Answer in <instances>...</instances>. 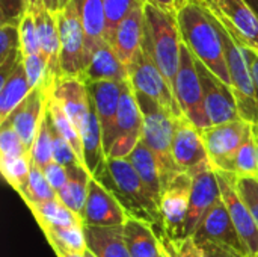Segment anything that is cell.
Wrapping results in <instances>:
<instances>
[{"label":"cell","instance_id":"obj_1","mask_svg":"<svg viewBox=\"0 0 258 257\" xmlns=\"http://www.w3.org/2000/svg\"><path fill=\"white\" fill-rule=\"evenodd\" d=\"M92 177L116 197L130 218H136L153 226L159 239L165 236L159 201L148 191L128 159L107 158L103 167Z\"/></svg>","mask_w":258,"mask_h":257},{"label":"cell","instance_id":"obj_2","mask_svg":"<svg viewBox=\"0 0 258 257\" xmlns=\"http://www.w3.org/2000/svg\"><path fill=\"white\" fill-rule=\"evenodd\" d=\"M181 41L224 83L231 86L219 21L204 0H192L177 12Z\"/></svg>","mask_w":258,"mask_h":257},{"label":"cell","instance_id":"obj_3","mask_svg":"<svg viewBox=\"0 0 258 257\" xmlns=\"http://www.w3.org/2000/svg\"><path fill=\"white\" fill-rule=\"evenodd\" d=\"M144 11L145 27L142 48L148 53L174 89L183 44L177 12L163 9L150 2L145 3Z\"/></svg>","mask_w":258,"mask_h":257},{"label":"cell","instance_id":"obj_4","mask_svg":"<svg viewBox=\"0 0 258 257\" xmlns=\"http://www.w3.org/2000/svg\"><path fill=\"white\" fill-rule=\"evenodd\" d=\"M135 95L144 118L142 141L147 144L157 161L162 186L165 188L180 173L172 158L175 117H172L166 109H163L150 97L136 91Z\"/></svg>","mask_w":258,"mask_h":257},{"label":"cell","instance_id":"obj_5","mask_svg":"<svg viewBox=\"0 0 258 257\" xmlns=\"http://www.w3.org/2000/svg\"><path fill=\"white\" fill-rule=\"evenodd\" d=\"M219 30L224 42L225 61L231 77V88L237 101L239 115L242 120L258 127V91L249 70L245 50L233 39V36L222 26L221 21Z\"/></svg>","mask_w":258,"mask_h":257},{"label":"cell","instance_id":"obj_6","mask_svg":"<svg viewBox=\"0 0 258 257\" xmlns=\"http://www.w3.org/2000/svg\"><path fill=\"white\" fill-rule=\"evenodd\" d=\"M56 17L60 35V76L82 79L91 61V55L76 3L71 0Z\"/></svg>","mask_w":258,"mask_h":257},{"label":"cell","instance_id":"obj_7","mask_svg":"<svg viewBox=\"0 0 258 257\" xmlns=\"http://www.w3.org/2000/svg\"><path fill=\"white\" fill-rule=\"evenodd\" d=\"M174 94L183 115L195 127H198L200 130L210 127L204 108L203 85L195 65V58L184 42L181 44V58L174 83Z\"/></svg>","mask_w":258,"mask_h":257},{"label":"cell","instance_id":"obj_8","mask_svg":"<svg viewBox=\"0 0 258 257\" xmlns=\"http://www.w3.org/2000/svg\"><path fill=\"white\" fill-rule=\"evenodd\" d=\"M252 127L254 126L251 123L237 120L219 126H210L201 130L209 161L215 170L234 174L237 151L252 132Z\"/></svg>","mask_w":258,"mask_h":257},{"label":"cell","instance_id":"obj_9","mask_svg":"<svg viewBox=\"0 0 258 257\" xmlns=\"http://www.w3.org/2000/svg\"><path fill=\"white\" fill-rule=\"evenodd\" d=\"M127 70L128 82L132 83L136 92L150 97L175 118L183 115L177 103L174 89L144 48L138 53L135 61L127 67Z\"/></svg>","mask_w":258,"mask_h":257},{"label":"cell","instance_id":"obj_10","mask_svg":"<svg viewBox=\"0 0 258 257\" xmlns=\"http://www.w3.org/2000/svg\"><path fill=\"white\" fill-rule=\"evenodd\" d=\"M204 2L240 47L258 53V14L246 0Z\"/></svg>","mask_w":258,"mask_h":257},{"label":"cell","instance_id":"obj_11","mask_svg":"<svg viewBox=\"0 0 258 257\" xmlns=\"http://www.w3.org/2000/svg\"><path fill=\"white\" fill-rule=\"evenodd\" d=\"M142 127L144 118L139 109L135 89L130 82L125 83L119 109L115 123V135H113V145L107 155L112 159H128L135 147L142 139Z\"/></svg>","mask_w":258,"mask_h":257},{"label":"cell","instance_id":"obj_12","mask_svg":"<svg viewBox=\"0 0 258 257\" xmlns=\"http://www.w3.org/2000/svg\"><path fill=\"white\" fill-rule=\"evenodd\" d=\"M190 176H192V192H190L189 211L183 227V238H192L198 226L204 220V217L209 214V211L222 198L216 173L210 161L194 168L190 171Z\"/></svg>","mask_w":258,"mask_h":257},{"label":"cell","instance_id":"obj_13","mask_svg":"<svg viewBox=\"0 0 258 257\" xmlns=\"http://www.w3.org/2000/svg\"><path fill=\"white\" fill-rule=\"evenodd\" d=\"M195 65L203 85L204 108L210 126H219V124L242 120L237 111V101L233 88L224 83L197 58H195Z\"/></svg>","mask_w":258,"mask_h":257},{"label":"cell","instance_id":"obj_14","mask_svg":"<svg viewBox=\"0 0 258 257\" xmlns=\"http://www.w3.org/2000/svg\"><path fill=\"white\" fill-rule=\"evenodd\" d=\"M190 192V173H178L162 191L159 206L162 212L165 236L172 241L183 239V227L189 211Z\"/></svg>","mask_w":258,"mask_h":257},{"label":"cell","instance_id":"obj_15","mask_svg":"<svg viewBox=\"0 0 258 257\" xmlns=\"http://www.w3.org/2000/svg\"><path fill=\"white\" fill-rule=\"evenodd\" d=\"M215 173L221 188V197L230 218L240 239L248 247L251 257L255 256L258 253V224L236 189V174L221 170H215Z\"/></svg>","mask_w":258,"mask_h":257},{"label":"cell","instance_id":"obj_16","mask_svg":"<svg viewBox=\"0 0 258 257\" xmlns=\"http://www.w3.org/2000/svg\"><path fill=\"white\" fill-rule=\"evenodd\" d=\"M192 238L198 247H203L207 242H213L222 247H228L242 256L251 257L248 247L240 239L230 218V214L222 198L209 211V214L204 217V220L201 221Z\"/></svg>","mask_w":258,"mask_h":257},{"label":"cell","instance_id":"obj_17","mask_svg":"<svg viewBox=\"0 0 258 257\" xmlns=\"http://www.w3.org/2000/svg\"><path fill=\"white\" fill-rule=\"evenodd\" d=\"M127 82L128 80H125V82L104 80V82L86 83L92 106L95 109V114H97L100 126H101L106 158L113 145L116 115H118V109H119L121 95H122V91H124V86Z\"/></svg>","mask_w":258,"mask_h":257},{"label":"cell","instance_id":"obj_18","mask_svg":"<svg viewBox=\"0 0 258 257\" xmlns=\"http://www.w3.org/2000/svg\"><path fill=\"white\" fill-rule=\"evenodd\" d=\"M128 218V214L124 211L116 197L97 179L92 177L82 217L85 226L119 227L124 226Z\"/></svg>","mask_w":258,"mask_h":257},{"label":"cell","instance_id":"obj_19","mask_svg":"<svg viewBox=\"0 0 258 257\" xmlns=\"http://www.w3.org/2000/svg\"><path fill=\"white\" fill-rule=\"evenodd\" d=\"M172 158L180 173H190L209 161L203 133L184 115L175 118Z\"/></svg>","mask_w":258,"mask_h":257},{"label":"cell","instance_id":"obj_20","mask_svg":"<svg viewBox=\"0 0 258 257\" xmlns=\"http://www.w3.org/2000/svg\"><path fill=\"white\" fill-rule=\"evenodd\" d=\"M50 82H44L42 85L33 88L30 94L20 103V106L9 115L6 121L12 124L24 145L30 150L35 141L38 127L45 115L48 95H50Z\"/></svg>","mask_w":258,"mask_h":257},{"label":"cell","instance_id":"obj_21","mask_svg":"<svg viewBox=\"0 0 258 257\" xmlns=\"http://www.w3.org/2000/svg\"><path fill=\"white\" fill-rule=\"evenodd\" d=\"M50 92L80 133L92 112V103L85 80L80 77L60 76L53 82Z\"/></svg>","mask_w":258,"mask_h":257},{"label":"cell","instance_id":"obj_22","mask_svg":"<svg viewBox=\"0 0 258 257\" xmlns=\"http://www.w3.org/2000/svg\"><path fill=\"white\" fill-rule=\"evenodd\" d=\"M145 6V5H144ZM144 6L136 8L130 12L109 35L107 42L113 47L119 59L128 67L144 44V27H145V11Z\"/></svg>","mask_w":258,"mask_h":257},{"label":"cell","instance_id":"obj_23","mask_svg":"<svg viewBox=\"0 0 258 257\" xmlns=\"http://www.w3.org/2000/svg\"><path fill=\"white\" fill-rule=\"evenodd\" d=\"M30 14L35 18L41 53L48 64V80L53 83L57 77H60V68H59L60 35H59L57 17L50 11H47L45 8H41Z\"/></svg>","mask_w":258,"mask_h":257},{"label":"cell","instance_id":"obj_24","mask_svg":"<svg viewBox=\"0 0 258 257\" xmlns=\"http://www.w3.org/2000/svg\"><path fill=\"white\" fill-rule=\"evenodd\" d=\"M85 83L92 82H125L128 80V70L119 59L109 42L100 45L91 56V61L82 76Z\"/></svg>","mask_w":258,"mask_h":257},{"label":"cell","instance_id":"obj_25","mask_svg":"<svg viewBox=\"0 0 258 257\" xmlns=\"http://www.w3.org/2000/svg\"><path fill=\"white\" fill-rule=\"evenodd\" d=\"M77 6L80 23L83 26L89 55L107 42V18L104 0H73Z\"/></svg>","mask_w":258,"mask_h":257},{"label":"cell","instance_id":"obj_26","mask_svg":"<svg viewBox=\"0 0 258 257\" xmlns=\"http://www.w3.org/2000/svg\"><path fill=\"white\" fill-rule=\"evenodd\" d=\"M125 245L132 257H162L163 251L156 230L148 223L128 218L122 226Z\"/></svg>","mask_w":258,"mask_h":257},{"label":"cell","instance_id":"obj_27","mask_svg":"<svg viewBox=\"0 0 258 257\" xmlns=\"http://www.w3.org/2000/svg\"><path fill=\"white\" fill-rule=\"evenodd\" d=\"M88 250L97 257H132L125 245L122 226L91 227L85 226Z\"/></svg>","mask_w":258,"mask_h":257},{"label":"cell","instance_id":"obj_28","mask_svg":"<svg viewBox=\"0 0 258 257\" xmlns=\"http://www.w3.org/2000/svg\"><path fill=\"white\" fill-rule=\"evenodd\" d=\"M32 88L29 85L21 59V62L9 73V76L0 80V124L9 118V115L20 106Z\"/></svg>","mask_w":258,"mask_h":257},{"label":"cell","instance_id":"obj_29","mask_svg":"<svg viewBox=\"0 0 258 257\" xmlns=\"http://www.w3.org/2000/svg\"><path fill=\"white\" fill-rule=\"evenodd\" d=\"M68 171V182L65 188L57 194V198L74 214H77L80 218L83 217L89 183L92 180V174L88 171L85 164H77L70 168Z\"/></svg>","mask_w":258,"mask_h":257},{"label":"cell","instance_id":"obj_30","mask_svg":"<svg viewBox=\"0 0 258 257\" xmlns=\"http://www.w3.org/2000/svg\"><path fill=\"white\" fill-rule=\"evenodd\" d=\"M80 139H82V147H83L85 167L94 176L107 159L106 153H104L101 126H100V121H98L94 106H92V112L88 118V123L85 124V127L80 132Z\"/></svg>","mask_w":258,"mask_h":257},{"label":"cell","instance_id":"obj_31","mask_svg":"<svg viewBox=\"0 0 258 257\" xmlns=\"http://www.w3.org/2000/svg\"><path fill=\"white\" fill-rule=\"evenodd\" d=\"M41 229L44 227H73L85 226L83 220L70 211L59 198L27 206Z\"/></svg>","mask_w":258,"mask_h":257},{"label":"cell","instance_id":"obj_32","mask_svg":"<svg viewBox=\"0 0 258 257\" xmlns=\"http://www.w3.org/2000/svg\"><path fill=\"white\" fill-rule=\"evenodd\" d=\"M128 161L138 171L139 177L148 188V191L153 194V197L160 201V195L163 191L162 186V179H160V170L157 165V161L151 150L147 147V144L141 139L139 144L135 147L132 155L128 156Z\"/></svg>","mask_w":258,"mask_h":257},{"label":"cell","instance_id":"obj_33","mask_svg":"<svg viewBox=\"0 0 258 257\" xmlns=\"http://www.w3.org/2000/svg\"><path fill=\"white\" fill-rule=\"evenodd\" d=\"M54 253H80L88 250L85 226L73 227H44L41 229Z\"/></svg>","mask_w":258,"mask_h":257},{"label":"cell","instance_id":"obj_34","mask_svg":"<svg viewBox=\"0 0 258 257\" xmlns=\"http://www.w3.org/2000/svg\"><path fill=\"white\" fill-rule=\"evenodd\" d=\"M20 29L12 24H2L0 27V77L2 80L21 62Z\"/></svg>","mask_w":258,"mask_h":257},{"label":"cell","instance_id":"obj_35","mask_svg":"<svg viewBox=\"0 0 258 257\" xmlns=\"http://www.w3.org/2000/svg\"><path fill=\"white\" fill-rule=\"evenodd\" d=\"M51 89V88H50ZM47 111L50 115V120L54 126V129L60 133V136L71 145V148L76 151V155L79 156V159L83 162V147H82V139H80V133L76 129V126L73 124V121L68 118V115L65 114V111L62 109V106L59 105V101L51 95H48V103H47ZM85 164V162H83Z\"/></svg>","mask_w":258,"mask_h":257},{"label":"cell","instance_id":"obj_36","mask_svg":"<svg viewBox=\"0 0 258 257\" xmlns=\"http://www.w3.org/2000/svg\"><path fill=\"white\" fill-rule=\"evenodd\" d=\"M30 168H32L30 153L12 159H0V170L5 180L20 194V197H23L27 191Z\"/></svg>","mask_w":258,"mask_h":257},{"label":"cell","instance_id":"obj_37","mask_svg":"<svg viewBox=\"0 0 258 257\" xmlns=\"http://www.w3.org/2000/svg\"><path fill=\"white\" fill-rule=\"evenodd\" d=\"M30 158L32 162L44 170L50 162H53V136L50 129V117L45 111V115L38 127L35 141L30 148Z\"/></svg>","mask_w":258,"mask_h":257},{"label":"cell","instance_id":"obj_38","mask_svg":"<svg viewBox=\"0 0 258 257\" xmlns=\"http://www.w3.org/2000/svg\"><path fill=\"white\" fill-rule=\"evenodd\" d=\"M21 198L26 203V206L35 204V203H44V201H50V200L57 198V194L53 191V188L47 182L44 171L39 167H36L33 162H32V168H30L27 191Z\"/></svg>","mask_w":258,"mask_h":257},{"label":"cell","instance_id":"obj_39","mask_svg":"<svg viewBox=\"0 0 258 257\" xmlns=\"http://www.w3.org/2000/svg\"><path fill=\"white\" fill-rule=\"evenodd\" d=\"M234 174L236 176L258 174V145L254 127L237 151L236 162H234Z\"/></svg>","mask_w":258,"mask_h":257},{"label":"cell","instance_id":"obj_40","mask_svg":"<svg viewBox=\"0 0 258 257\" xmlns=\"http://www.w3.org/2000/svg\"><path fill=\"white\" fill-rule=\"evenodd\" d=\"M30 153L9 121L0 124V159H12Z\"/></svg>","mask_w":258,"mask_h":257},{"label":"cell","instance_id":"obj_41","mask_svg":"<svg viewBox=\"0 0 258 257\" xmlns=\"http://www.w3.org/2000/svg\"><path fill=\"white\" fill-rule=\"evenodd\" d=\"M20 47H21V56L29 58V56H38L41 53V45H39V38H38V30L35 24V18L30 12H26L24 18L21 20L20 26Z\"/></svg>","mask_w":258,"mask_h":257},{"label":"cell","instance_id":"obj_42","mask_svg":"<svg viewBox=\"0 0 258 257\" xmlns=\"http://www.w3.org/2000/svg\"><path fill=\"white\" fill-rule=\"evenodd\" d=\"M147 0H104L106 18H107V35L136 8L144 6Z\"/></svg>","mask_w":258,"mask_h":257},{"label":"cell","instance_id":"obj_43","mask_svg":"<svg viewBox=\"0 0 258 257\" xmlns=\"http://www.w3.org/2000/svg\"><path fill=\"white\" fill-rule=\"evenodd\" d=\"M160 247L168 257H206L201 247H198L194 238H183L172 241L166 236L160 238Z\"/></svg>","mask_w":258,"mask_h":257},{"label":"cell","instance_id":"obj_44","mask_svg":"<svg viewBox=\"0 0 258 257\" xmlns=\"http://www.w3.org/2000/svg\"><path fill=\"white\" fill-rule=\"evenodd\" d=\"M236 189L258 224V174L236 176Z\"/></svg>","mask_w":258,"mask_h":257},{"label":"cell","instance_id":"obj_45","mask_svg":"<svg viewBox=\"0 0 258 257\" xmlns=\"http://www.w3.org/2000/svg\"><path fill=\"white\" fill-rule=\"evenodd\" d=\"M48 112V111H47ZM50 117V115H48ZM50 129H51V136H53V161L57 162L59 165L70 168L77 164H83L76 151L71 148V145L60 136V133L54 129L51 120H50Z\"/></svg>","mask_w":258,"mask_h":257},{"label":"cell","instance_id":"obj_46","mask_svg":"<svg viewBox=\"0 0 258 257\" xmlns=\"http://www.w3.org/2000/svg\"><path fill=\"white\" fill-rule=\"evenodd\" d=\"M23 64H24L26 76H27V80H29V85L32 89L42 85L44 82H50L48 80V64L42 55L23 58Z\"/></svg>","mask_w":258,"mask_h":257},{"label":"cell","instance_id":"obj_47","mask_svg":"<svg viewBox=\"0 0 258 257\" xmlns=\"http://www.w3.org/2000/svg\"><path fill=\"white\" fill-rule=\"evenodd\" d=\"M27 12L26 0H0V23L20 26Z\"/></svg>","mask_w":258,"mask_h":257},{"label":"cell","instance_id":"obj_48","mask_svg":"<svg viewBox=\"0 0 258 257\" xmlns=\"http://www.w3.org/2000/svg\"><path fill=\"white\" fill-rule=\"evenodd\" d=\"M42 171H44V176H45L47 182L53 188V191L56 194H59L65 188V185L68 182V171H67V168L53 161Z\"/></svg>","mask_w":258,"mask_h":257},{"label":"cell","instance_id":"obj_49","mask_svg":"<svg viewBox=\"0 0 258 257\" xmlns=\"http://www.w3.org/2000/svg\"><path fill=\"white\" fill-rule=\"evenodd\" d=\"M201 248H203L206 257H245L228 247H222V245H218L213 242H207Z\"/></svg>","mask_w":258,"mask_h":257},{"label":"cell","instance_id":"obj_50","mask_svg":"<svg viewBox=\"0 0 258 257\" xmlns=\"http://www.w3.org/2000/svg\"><path fill=\"white\" fill-rule=\"evenodd\" d=\"M243 50H245V55H246V59H248V64H249V70H251V74H252V79L255 82V86H257L258 91V53L246 50V48H243Z\"/></svg>","mask_w":258,"mask_h":257},{"label":"cell","instance_id":"obj_51","mask_svg":"<svg viewBox=\"0 0 258 257\" xmlns=\"http://www.w3.org/2000/svg\"><path fill=\"white\" fill-rule=\"evenodd\" d=\"M150 3H154L163 9H168V11H174V12H178L177 11V0H147Z\"/></svg>","mask_w":258,"mask_h":257},{"label":"cell","instance_id":"obj_52","mask_svg":"<svg viewBox=\"0 0 258 257\" xmlns=\"http://www.w3.org/2000/svg\"><path fill=\"white\" fill-rule=\"evenodd\" d=\"M44 8L47 11H50L51 14L57 15L60 12V0H42Z\"/></svg>","mask_w":258,"mask_h":257},{"label":"cell","instance_id":"obj_53","mask_svg":"<svg viewBox=\"0 0 258 257\" xmlns=\"http://www.w3.org/2000/svg\"><path fill=\"white\" fill-rule=\"evenodd\" d=\"M26 6H27V12H35L44 8V3L42 0H26Z\"/></svg>","mask_w":258,"mask_h":257},{"label":"cell","instance_id":"obj_54","mask_svg":"<svg viewBox=\"0 0 258 257\" xmlns=\"http://www.w3.org/2000/svg\"><path fill=\"white\" fill-rule=\"evenodd\" d=\"M57 257H85V254L80 253H57Z\"/></svg>","mask_w":258,"mask_h":257},{"label":"cell","instance_id":"obj_55","mask_svg":"<svg viewBox=\"0 0 258 257\" xmlns=\"http://www.w3.org/2000/svg\"><path fill=\"white\" fill-rule=\"evenodd\" d=\"M246 3L258 14V0H246Z\"/></svg>","mask_w":258,"mask_h":257},{"label":"cell","instance_id":"obj_56","mask_svg":"<svg viewBox=\"0 0 258 257\" xmlns=\"http://www.w3.org/2000/svg\"><path fill=\"white\" fill-rule=\"evenodd\" d=\"M189 2H192V0H177V11H180L183 6H186Z\"/></svg>","mask_w":258,"mask_h":257},{"label":"cell","instance_id":"obj_57","mask_svg":"<svg viewBox=\"0 0 258 257\" xmlns=\"http://www.w3.org/2000/svg\"><path fill=\"white\" fill-rule=\"evenodd\" d=\"M70 2H71V0H60V11H62V9H63Z\"/></svg>","mask_w":258,"mask_h":257},{"label":"cell","instance_id":"obj_58","mask_svg":"<svg viewBox=\"0 0 258 257\" xmlns=\"http://www.w3.org/2000/svg\"><path fill=\"white\" fill-rule=\"evenodd\" d=\"M83 254H85V257H97L95 254H94V253H91L89 250H86V251H85Z\"/></svg>","mask_w":258,"mask_h":257},{"label":"cell","instance_id":"obj_59","mask_svg":"<svg viewBox=\"0 0 258 257\" xmlns=\"http://www.w3.org/2000/svg\"><path fill=\"white\" fill-rule=\"evenodd\" d=\"M254 132H255V138H257V145H258V129L254 126Z\"/></svg>","mask_w":258,"mask_h":257},{"label":"cell","instance_id":"obj_60","mask_svg":"<svg viewBox=\"0 0 258 257\" xmlns=\"http://www.w3.org/2000/svg\"><path fill=\"white\" fill-rule=\"evenodd\" d=\"M162 251H163V250H162ZM162 257H168V256H166V254H165V253H163V256H162Z\"/></svg>","mask_w":258,"mask_h":257},{"label":"cell","instance_id":"obj_61","mask_svg":"<svg viewBox=\"0 0 258 257\" xmlns=\"http://www.w3.org/2000/svg\"><path fill=\"white\" fill-rule=\"evenodd\" d=\"M252 257H258V253H257V254H255V256H252Z\"/></svg>","mask_w":258,"mask_h":257}]
</instances>
